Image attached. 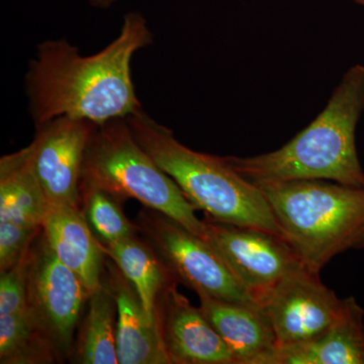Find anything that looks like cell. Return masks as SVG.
Instances as JSON below:
<instances>
[{"mask_svg":"<svg viewBox=\"0 0 364 364\" xmlns=\"http://www.w3.org/2000/svg\"><path fill=\"white\" fill-rule=\"evenodd\" d=\"M205 240L215 249L234 277L251 294H258L294 272L303 263L282 237L262 230L205 220Z\"/></svg>","mask_w":364,"mask_h":364,"instance_id":"9","label":"cell"},{"mask_svg":"<svg viewBox=\"0 0 364 364\" xmlns=\"http://www.w3.org/2000/svg\"><path fill=\"white\" fill-rule=\"evenodd\" d=\"M259 188L308 269L320 273L335 256L364 248V186L310 179Z\"/></svg>","mask_w":364,"mask_h":364,"instance_id":"4","label":"cell"},{"mask_svg":"<svg viewBox=\"0 0 364 364\" xmlns=\"http://www.w3.org/2000/svg\"><path fill=\"white\" fill-rule=\"evenodd\" d=\"M269 364H364V310L353 296L344 299L334 323L317 338L277 349Z\"/></svg>","mask_w":364,"mask_h":364,"instance_id":"15","label":"cell"},{"mask_svg":"<svg viewBox=\"0 0 364 364\" xmlns=\"http://www.w3.org/2000/svg\"><path fill=\"white\" fill-rule=\"evenodd\" d=\"M23 267L33 322L51 343L60 363L71 360L74 334L90 291L80 277L55 255L42 229L26 250Z\"/></svg>","mask_w":364,"mask_h":364,"instance_id":"7","label":"cell"},{"mask_svg":"<svg viewBox=\"0 0 364 364\" xmlns=\"http://www.w3.org/2000/svg\"><path fill=\"white\" fill-rule=\"evenodd\" d=\"M50 205L33 171L31 145L0 159V227L38 232Z\"/></svg>","mask_w":364,"mask_h":364,"instance_id":"16","label":"cell"},{"mask_svg":"<svg viewBox=\"0 0 364 364\" xmlns=\"http://www.w3.org/2000/svg\"><path fill=\"white\" fill-rule=\"evenodd\" d=\"M255 303L269 320L279 349L323 334L338 317L344 299L323 284L320 273L301 267L258 294Z\"/></svg>","mask_w":364,"mask_h":364,"instance_id":"8","label":"cell"},{"mask_svg":"<svg viewBox=\"0 0 364 364\" xmlns=\"http://www.w3.org/2000/svg\"><path fill=\"white\" fill-rule=\"evenodd\" d=\"M119 203L102 189L81 184L79 207L100 243H114L136 235L135 223L124 215Z\"/></svg>","mask_w":364,"mask_h":364,"instance_id":"20","label":"cell"},{"mask_svg":"<svg viewBox=\"0 0 364 364\" xmlns=\"http://www.w3.org/2000/svg\"><path fill=\"white\" fill-rule=\"evenodd\" d=\"M81 184L102 189L119 203L138 200L205 239V223L196 217L195 205L136 142L126 117L95 128L86 148Z\"/></svg>","mask_w":364,"mask_h":364,"instance_id":"5","label":"cell"},{"mask_svg":"<svg viewBox=\"0 0 364 364\" xmlns=\"http://www.w3.org/2000/svg\"><path fill=\"white\" fill-rule=\"evenodd\" d=\"M117 303L109 287L91 291L74 342L71 360L80 364H119L117 352Z\"/></svg>","mask_w":364,"mask_h":364,"instance_id":"18","label":"cell"},{"mask_svg":"<svg viewBox=\"0 0 364 364\" xmlns=\"http://www.w3.org/2000/svg\"><path fill=\"white\" fill-rule=\"evenodd\" d=\"M198 298L200 311L224 340L236 364H269L277 349V339L257 304Z\"/></svg>","mask_w":364,"mask_h":364,"instance_id":"13","label":"cell"},{"mask_svg":"<svg viewBox=\"0 0 364 364\" xmlns=\"http://www.w3.org/2000/svg\"><path fill=\"white\" fill-rule=\"evenodd\" d=\"M105 257L116 264L131 282L142 301L148 317L157 321L158 299L172 282H176L163 267L152 249L138 233L114 243H100Z\"/></svg>","mask_w":364,"mask_h":364,"instance_id":"17","label":"cell"},{"mask_svg":"<svg viewBox=\"0 0 364 364\" xmlns=\"http://www.w3.org/2000/svg\"><path fill=\"white\" fill-rule=\"evenodd\" d=\"M354 2H356V4H359V6H364V0H353Z\"/></svg>","mask_w":364,"mask_h":364,"instance_id":"23","label":"cell"},{"mask_svg":"<svg viewBox=\"0 0 364 364\" xmlns=\"http://www.w3.org/2000/svg\"><path fill=\"white\" fill-rule=\"evenodd\" d=\"M134 223L136 233L177 284L181 282L198 296L255 303L205 239L149 208L143 207Z\"/></svg>","mask_w":364,"mask_h":364,"instance_id":"6","label":"cell"},{"mask_svg":"<svg viewBox=\"0 0 364 364\" xmlns=\"http://www.w3.org/2000/svg\"><path fill=\"white\" fill-rule=\"evenodd\" d=\"M93 6L100 7V9H107L112 6L117 0H88Z\"/></svg>","mask_w":364,"mask_h":364,"instance_id":"22","label":"cell"},{"mask_svg":"<svg viewBox=\"0 0 364 364\" xmlns=\"http://www.w3.org/2000/svg\"><path fill=\"white\" fill-rule=\"evenodd\" d=\"M42 233L55 255L80 277L90 293L102 286L105 255L80 207L50 205Z\"/></svg>","mask_w":364,"mask_h":364,"instance_id":"14","label":"cell"},{"mask_svg":"<svg viewBox=\"0 0 364 364\" xmlns=\"http://www.w3.org/2000/svg\"><path fill=\"white\" fill-rule=\"evenodd\" d=\"M126 119L136 142L174 179L196 210L215 221L262 230L282 238L262 189L235 171L225 157L186 147L173 132L143 109Z\"/></svg>","mask_w":364,"mask_h":364,"instance_id":"3","label":"cell"},{"mask_svg":"<svg viewBox=\"0 0 364 364\" xmlns=\"http://www.w3.org/2000/svg\"><path fill=\"white\" fill-rule=\"evenodd\" d=\"M152 39L142 14L132 11L124 16L117 39L91 56H82L65 40L41 43L26 76L28 107L36 126L60 117L100 126L142 111L131 62Z\"/></svg>","mask_w":364,"mask_h":364,"instance_id":"1","label":"cell"},{"mask_svg":"<svg viewBox=\"0 0 364 364\" xmlns=\"http://www.w3.org/2000/svg\"><path fill=\"white\" fill-rule=\"evenodd\" d=\"M60 363L51 343L33 322L28 308L0 316V363L49 364Z\"/></svg>","mask_w":364,"mask_h":364,"instance_id":"19","label":"cell"},{"mask_svg":"<svg viewBox=\"0 0 364 364\" xmlns=\"http://www.w3.org/2000/svg\"><path fill=\"white\" fill-rule=\"evenodd\" d=\"M97 124L60 117L36 126L33 171L49 205H80L83 160Z\"/></svg>","mask_w":364,"mask_h":364,"instance_id":"10","label":"cell"},{"mask_svg":"<svg viewBox=\"0 0 364 364\" xmlns=\"http://www.w3.org/2000/svg\"><path fill=\"white\" fill-rule=\"evenodd\" d=\"M23 258L25 255L11 269L0 272V316L28 309Z\"/></svg>","mask_w":364,"mask_h":364,"instance_id":"21","label":"cell"},{"mask_svg":"<svg viewBox=\"0 0 364 364\" xmlns=\"http://www.w3.org/2000/svg\"><path fill=\"white\" fill-rule=\"evenodd\" d=\"M170 284L158 299L156 317L171 364H236L219 333L200 308Z\"/></svg>","mask_w":364,"mask_h":364,"instance_id":"11","label":"cell"},{"mask_svg":"<svg viewBox=\"0 0 364 364\" xmlns=\"http://www.w3.org/2000/svg\"><path fill=\"white\" fill-rule=\"evenodd\" d=\"M102 282L109 287L116 299L119 363L171 364L157 321L148 317L131 282L107 257Z\"/></svg>","mask_w":364,"mask_h":364,"instance_id":"12","label":"cell"},{"mask_svg":"<svg viewBox=\"0 0 364 364\" xmlns=\"http://www.w3.org/2000/svg\"><path fill=\"white\" fill-rule=\"evenodd\" d=\"M364 111V66L344 74L324 111L284 147L254 157H225L257 186L321 179L364 186L356 149V127Z\"/></svg>","mask_w":364,"mask_h":364,"instance_id":"2","label":"cell"}]
</instances>
